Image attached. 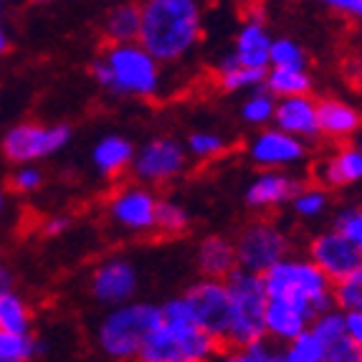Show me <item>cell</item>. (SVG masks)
Here are the masks:
<instances>
[{
	"label": "cell",
	"mask_w": 362,
	"mask_h": 362,
	"mask_svg": "<svg viewBox=\"0 0 362 362\" xmlns=\"http://www.w3.org/2000/svg\"><path fill=\"white\" fill-rule=\"evenodd\" d=\"M203 38V6L198 0L139 3L137 43L160 66L180 64Z\"/></svg>",
	"instance_id": "1"
},
{
	"label": "cell",
	"mask_w": 362,
	"mask_h": 362,
	"mask_svg": "<svg viewBox=\"0 0 362 362\" xmlns=\"http://www.w3.org/2000/svg\"><path fill=\"white\" fill-rule=\"evenodd\" d=\"M89 74L104 91L124 99H155L163 89V66L139 43L104 46Z\"/></svg>",
	"instance_id": "2"
},
{
	"label": "cell",
	"mask_w": 362,
	"mask_h": 362,
	"mask_svg": "<svg viewBox=\"0 0 362 362\" xmlns=\"http://www.w3.org/2000/svg\"><path fill=\"white\" fill-rule=\"evenodd\" d=\"M266 296L274 302H286L299 307L312 320L329 312L332 307V281L307 259V256H286L264 274Z\"/></svg>",
	"instance_id": "3"
},
{
	"label": "cell",
	"mask_w": 362,
	"mask_h": 362,
	"mask_svg": "<svg viewBox=\"0 0 362 362\" xmlns=\"http://www.w3.org/2000/svg\"><path fill=\"white\" fill-rule=\"evenodd\" d=\"M163 322L160 304L129 302L107 309L97 325V347L112 362H134L147 334Z\"/></svg>",
	"instance_id": "4"
},
{
	"label": "cell",
	"mask_w": 362,
	"mask_h": 362,
	"mask_svg": "<svg viewBox=\"0 0 362 362\" xmlns=\"http://www.w3.org/2000/svg\"><path fill=\"white\" fill-rule=\"evenodd\" d=\"M230 296V329L226 347H251L266 337V304L269 296L264 289V279L259 274H248L235 269L226 279Z\"/></svg>",
	"instance_id": "5"
},
{
	"label": "cell",
	"mask_w": 362,
	"mask_h": 362,
	"mask_svg": "<svg viewBox=\"0 0 362 362\" xmlns=\"http://www.w3.org/2000/svg\"><path fill=\"white\" fill-rule=\"evenodd\" d=\"M221 344L195 322H160L134 362H211Z\"/></svg>",
	"instance_id": "6"
},
{
	"label": "cell",
	"mask_w": 362,
	"mask_h": 362,
	"mask_svg": "<svg viewBox=\"0 0 362 362\" xmlns=\"http://www.w3.org/2000/svg\"><path fill=\"white\" fill-rule=\"evenodd\" d=\"M190 168V155L185 150V142L175 134H155L139 147H134L132 175L137 185L157 187L182 177Z\"/></svg>",
	"instance_id": "7"
},
{
	"label": "cell",
	"mask_w": 362,
	"mask_h": 362,
	"mask_svg": "<svg viewBox=\"0 0 362 362\" xmlns=\"http://www.w3.org/2000/svg\"><path fill=\"white\" fill-rule=\"evenodd\" d=\"M233 246L238 269L248 274H259V276H264L272 266L291 256V238L286 235V230L266 218L243 226L235 233Z\"/></svg>",
	"instance_id": "8"
},
{
	"label": "cell",
	"mask_w": 362,
	"mask_h": 362,
	"mask_svg": "<svg viewBox=\"0 0 362 362\" xmlns=\"http://www.w3.org/2000/svg\"><path fill=\"white\" fill-rule=\"evenodd\" d=\"M71 142L69 124H41V122H18L0 139V155L11 165H36L38 160L56 155Z\"/></svg>",
	"instance_id": "9"
},
{
	"label": "cell",
	"mask_w": 362,
	"mask_h": 362,
	"mask_svg": "<svg viewBox=\"0 0 362 362\" xmlns=\"http://www.w3.org/2000/svg\"><path fill=\"white\" fill-rule=\"evenodd\" d=\"M185 302L193 312L195 325L213 337L218 344L228 342L230 329V296L226 281H213V279H200L193 286L185 289Z\"/></svg>",
	"instance_id": "10"
},
{
	"label": "cell",
	"mask_w": 362,
	"mask_h": 362,
	"mask_svg": "<svg viewBox=\"0 0 362 362\" xmlns=\"http://www.w3.org/2000/svg\"><path fill=\"white\" fill-rule=\"evenodd\" d=\"M139 289V272L127 256H109L94 266L89 279V291L94 302L107 309L134 302Z\"/></svg>",
	"instance_id": "11"
},
{
	"label": "cell",
	"mask_w": 362,
	"mask_h": 362,
	"mask_svg": "<svg viewBox=\"0 0 362 362\" xmlns=\"http://www.w3.org/2000/svg\"><path fill=\"white\" fill-rule=\"evenodd\" d=\"M155 190L145 185H122L107 200V218L127 233H152L157 211Z\"/></svg>",
	"instance_id": "12"
},
{
	"label": "cell",
	"mask_w": 362,
	"mask_h": 362,
	"mask_svg": "<svg viewBox=\"0 0 362 362\" xmlns=\"http://www.w3.org/2000/svg\"><path fill=\"white\" fill-rule=\"evenodd\" d=\"M246 157L259 170H281L302 165L309 157V145L276 127H264L246 142Z\"/></svg>",
	"instance_id": "13"
},
{
	"label": "cell",
	"mask_w": 362,
	"mask_h": 362,
	"mask_svg": "<svg viewBox=\"0 0 362 362\" xmlns=\"http://www.w3.org/2000/svg\"><path fill=\"white\" fill-rule=\"evenodd\" d=\"M307 259L332 284H337V281L352 276V274H357L362 269V251L334 228L314 235L307 246Z\"/></svg>",
	"instance_id": "14"
},
{
	"label": "cell",
	"mask_w": 362,
	"mask_h": 362,
	"mask_svg": "<svg viewBox=\"0 0 362 362\" xmlns=\"http://www.w3.org/2000/svg\"><path fill=\"white\" fill-rule=\"evenodd\" d=\"M274 36L266 23V16L261 11H248L238 23L233 36V59L243 69L254 71H269V54H272Z\"/></svg>",
	"instance_id": "15"
},
{
	"label": "cell",
	"mask_w": 362,
	"mask_h": 362,
	"mask_svg": "<svg viewBox=\"0 0 362 362\" xmlns=\"http://www.w3.org/2000/svg\"><path fill=\"white\" fill-rule=\"evenodd\" d=\"M307 182L296 177L294 173H281V170H261L254 180L248 182L243 203L251 211L266 213L276 211V208L291 206V200L302 190Z\"/></svg>",
	"instance_id": "16"
},
{
	"label": "cell",
	"mask_w": 362,
	"mask_h": 362,
	"mask_svg": "<svg viewBox=\"0 0 362 362\" xmlns=\"http://www.w3.org/2000/svg\"><path fill=\"white\" fill-rule=\"evenodd\" d=\"M312 185L322 190H342L362 182V155L355 145H339L332 155L317 160L312 168Z\"/></svg>",
	"instance_id": "17"
},
{
	"label": "cell",
	"mask_w": 362,
	"mask_h": 362,
	"mask_svg": "<svg viewBox=\"0 0 362 362\" xmlns=\"http://www.w3.org/2000/svg\"><path fill=\"white\" fill-rule=\"evenodd\" d=\"M317 124H320V137L337 145H347L352 137L360 134L362 112L344 99L322 97L317 99Z\"/></svg>",
	"instance_id": "18"
},
{
	"label": "cell",
	"mask_w": 362,
	"mask_h": 362,
	"mask_svg": "<svg viewBox=\"0 0 362 362\" xmlns=\"http://www.w3.org/2000/svg\"><path fill=\"white\" fill-rule=\"evenodd\" d=\"M272 127L302 139L304 145L320 139V124H317V99L312 97H291L276 99Z\"/></svg>",
	"instance_id": "19"
},
{
	"label": "cell",
	"mask_w": 362,
	"mask_h": 362,
	"mask_svg": "<svg viewBox=\"0 0 362 362\" xmlns=\"http://www.w3.org/2000/svg\"><path fill=\"white\" fill-rule=\"evenodd\" d=\"M195 266H198L203 279L226 281L238 269L233 238L223 233H211L206 238H200L198 246H195Z\"/></svg>",
	"instance_id": "20"
},
{
	"label": "cell",
	"mask_w": 362,
	"mask_h": 362,
	"mask_svg": "<svg viewBox=\"0 0 362 362\" xmlns=\"http://www.w3.org/2000/svg\"><path fill=\"white\" fill-rule=\"evenodd\" d=\"M134 160V145L132 139L124 134H104L97 139V145L91 147V165L97 170V175L107 177H119L122 173H127L132 168Z\"/></svg>",
	"instance_id": "21"
},
{
	"label": "cell",
	"mask_w": 362,
	"mask_h": 362,
	"mask_svg": "<svg viewBox=\"0 0 362 362\" xmlns=\"http://www.w3.org/2000/svg\"><path fill=\"white\" fill-rule=\"evenodd\" d=\"M312 317L307 312H302L299 307H291L286 302H274L269 299L266 304V337L276 339L281 344L294 342L299 334H304L312 327Z\"/></svg>",
	"instance_id": "22"
},
{
	"label": "cell",
	"mask_w": 362,
	"mask_h": 362,
	"mask_svg": "<svg viewBox=\"0 0 362 362\" xmlns=\"http://www.w3.org/2000/svg\"><path fill=\"white\" fill-rule=\"evenodd\" d=\"M107 46L137 43L139 36V3H117L107 11L102 23Z\"/></svg>",
	"instance_id": "23"
},
{
	"label": "cell",
	"mask_w": 362,
	"mask_h": 362,
	"mask_svg": "<svg viewBox=\"0 0 362 362\" xmlns=\"http://www.w3.org/2000/svg\"><path fill=\"white\" fill-rule=\"evenodd\" d=\"M213 78L221 91L226 94H235V91H254L264 86L266 71H254V69H243L233 54H223L216 61V71Z\"/></svg>",
	"instance_id": "24"
},
{
	"label": "cell",
	"mask_w": 362,
	"mask_h": 362,
	"mask_svg": "<svg viewBox=\"0 0 362 362\" xmlns=\"http://www.w3.org/2000/svg\"><path fill=\"white\" fill-rule=\"evenodd\" d=\"M33 312L18 291H0V332L8 334H30Z\"/></svg>",
	"instance_id": "25"
},
{
	"label": "cell",
	"mask_w": 362,
	"mask_h": 362,
	"mask_svg": "<svg viewBox=\"0 0 362 362\" xmlns=\"http://www.w3.org/2000/svg\"><path fill=\"white\" fill-rule=\"evenodd\" d=\"M264 89L274 99L312 97L314 78L309 71H274V69H269L264 78Z\"/></svg>",
	"instance_id": "26"
},
{
	"label": "cell",
	"mask_w": 362,
	"mask_h": 362,
	"mask_svg": "<svg viewBox=\"0 0 362 362\" xmlns=\"http://www.w3.org/2000/svg\"><path fill=\"white\" fill-rule=\"evenodd\" d=\"M269 69L274 71H309V56L299 41L289 36H279L272 43Z\"/></svg>",
	"instance_id": "27"
},
{
	"label": "cell",
	"mask_w": 362,
	"mask_h": 362,
	"mask_svg": "<svg viewBox=\"0 0 362 362\" xmlns=\"http://www.w3.org/2000/svg\"><path fill=\"white\" fill-rule=\"evenodd\" d=\"M190 211L185 206H180L177 200L160 198L157 200V211H155V230L160 235H182L190 230Z\"/></svg>",
	"instance_id": "28"
},
{
	"label": "cell",
	"mask_w": 362,
	"mask_h": 362,
	"mask_svg": "<svg viewBox=\"0 0 362 362\" xmlns=\"http://www.w3.org/2000/svg\"><path fill=\"white\" fill-rule=\"evenodd\" d=\"M230 142L226 134L216 132V129H193L185 139V150L187 155L198 160V163H206V160H216L223 152H228Z\"/></svg>",
	"instance_id": "29"
},
{
	"label": "cell",
	"mask_w": 362,
	"mask_h": 362,
	"mask_svg": "<svg viewBox=\"0 0 362 362\" xmlns=\"http://www.w3.org/2000/svg\"><path fill=\"white\" fill-rule=\"evenodd\" d=\"M274 112H276V99L261 86V89L248 91V97L241 104V119L256 129L272 127Z\"/></svg>",
	"instance_id": "30"
},
{
	"label": "cell",
	"mask_w": 362,
	"mask_h": 362,
	"mask_svg": "<svg viewBox=\"0 0 362 362\" xmlns=\"http://www.w3.org/2000/svg\"><path fill=\"white\" fill-rule=\"evenodd\" d=\"M46 352V344L38 342L33 334H8L0 332V360L11 362H30Z\"/></svg>",
	"instance_id": "31"
},
{
	"label": "cell",
	"mask_w": 362,
	"mask_h": 362,
	"mask_svg": "<svg viewBox=\"0 0 362 362\" xmlns=\"http://www.w3.org/2000/svg\"><path fill=\"white\" fill-rule=\"evenodd\" d=\"M332 307L342 314L362 312V269L332 284Z\"/></svg>",
	"instance_id": "32"
},
{
	"label": "cell",
	"mask_w": 362,
	"mask_h": 362,
	"mask_svg": "<svg viewBox=\"0 0 362 362\" xmlns=\"http://www.w3.org/2000/svg\"><path fill=\"white\" fill-rule=\"evenodd\" d=\"M327 208H329V193L317 185H304L291 200L294 216L304 218V221H317L320 216H325Z\"/></svg>",
	"instance_id": "33"
},
{
	"label": "cell",
	"mask_w": 362,
	"mask_h": 362,
	"mask_svg": "<svg viewBox=\"0 0 362 362\" xmlns=\"http://www.w3.org/2000/svg\"><path fill=\"white\" fill-rule=\"evenodd\" d=\"M309 332L320 339L322 347H325V344L334 342V339H339L342 334H347V317H344L342 312H337V309H329V312L320 314V317L312 322Z\"/></svg>",
	"instance_id": "34"
},
{
	"label": "cell",
	"mask_w": 362,
	"mask_h": 362,
	"mask_svg": "<svg viewBox=\"0 0 362 362\" xmlns=\"http://www.w3.org/2000/svg\"><path fill=\"white\" fill-rule=\"evenodd\" d=\"M332 228L362 251V206H342L334 213Z\"/></svg>",
	"instance_id": "35"
},
{
	"label": "cell",
	"mask_w": 362,
	"mask_h": 362,
	"mask_svg": "<svg viewBox=\"0 0 362 362\" xmlns=\"http://www.w3.org/2000/svg\"><path fill=\"white\" fill-rule=\"evenodd\" d=\"M286 362H325V347L312 332H304L286 344Z\"/></svg>",
	"instance_id": "36"
},
{
	"label": "cell",
	"mask_w": 362,
	"mask_h": 362,
	"mask_svg": "<svg viewBox=\"0 0 362 362\" xmlns=\"http://www.w3.org/2000/svg\"><path fill=\"white\" fill-rule=\"evenodd\" d=\"M43 180H46V175H43V170L38 165H18L8 175V187H11L13 193L28 195L36 193L38 187L43 185Z\"/></svg>",
	"instance_id": "37"
},
{
	"label": "cell",
	"mask_w": 362,
	"mask_h": 362,
	"mask_svg": "<svg viewBox=\"0 0 362 362\" xmlns=\"http://www.w3.org/2000/svg\"><path fill=\"white\" fill-rule=\"evenodd\" d=\"M325 362H362V347L347 332L334 342L325 344Z\"/></svg>",
	"instance_id": "38"
},
{
	"label": "cell",
	"mask_w": 362,
	"mask_h": 362,
	"mask_svg": "<svg viewBox=\"0 0 362 362\" xmlns=\"http://www.w3.org/2000/svg\"><path fill=\"white\" fill-rule=\"evenodd\" d=\"M251 355H254V362H286V344L276 342V339H259L256 344L248 347Z\"/></svg>",
	"instance_id": "39"
},
{
	"label": "cell",
	"mask_w": 362,
	"mask_h": 362,
	"mask_svg": "<svg viewBox=\"0 0 362 362\" xmlns=\"http://www.w3.org/2000/svg\"><path fill=\"white\" fill-rule=\"evenodd\" d=\"M325 6L332 13L344 16V18L360 21V25H362V0H329Z\"/></svg>",
	"instance_id": "40"
},
{
	"label": "cell",
	"mask_w": 362,
	"mask_h": 362,
	"mask_svg": "<svg viewBox=\"0 0 362 362\" xmlns=\"http://www.w3.org/2000/svg\"><path fill=\"white\" fill-rule=\"evenodd\" d=\"M69 228H71V218L69 216H51V218H46L41 226V230L49 235V238H56V235L66 233Z\"/></svg>",
	"instance_id": "41"
},
{
	"label": "cell",
	"mask_w": 362,
	"mask_h": 362,
	"mask_svg": "<svg viewBox=\"0 0 362 362\" xmlns=\"http://www.w3.org/2000/svg\"><path fill=\"white\" fill-rule=\"evenodd\" d=\"M221 362H254V355L248 347H226L221 352Z\"/></svg>",
	"instance_id": "42"
},
{
	"label": "cell",
	"mask_w": 362,
	"mask_h": 362,
	"mask_svg": "<svg viewBox=\"0 0 362 362\" xmlns=\"http://www.w3.org/2000/svg\"><path fill=\"white\" fill-rule=\"evenodd\" d=\"M344 317H347V332H350V337L362 347V312L344 314Z\"/></svg>",
	"instance_id": "43"
},
{
	"label": "cell",
	"mask_w": 362,
	"mask_h": 362,
	"mask_svg": "<svg viewBox=\"0 0 362 362\" xmlns=\"http://www.w3.org/2000/svg\"><path fill=\"white\" fill-rule=\"evenodd\" d=\"M8 289H13V276L6 266H0V291H8Z\"/></svg>",
	"instance_id": "44"
},
{
	"label": "cell",
	"mask_w": 362,
	"mask_h": 362,
	"mask_svg": "<svg viewBox=\"0 0 362 362\" xmlns=\"http://www.w3.org/2000/svg\"><path fill=\"white\" fill-rule=\"evenodd\" d=\"M6 51H8V30L3 28V23H0V59L6 56Z\"/></svg>",
	"instance_id": "45"
},
{
	"label": "cell",
	"mask_w": 362,
	"mask_h": 362,
	"mask_svg": "<svg viewBox=\"0 0 362 362\" xmlns=\"http://www.w3.org/2000/svg\"><path fill=\"white\" fill-rule=\"evenodd\" d=\"M357 142H355V147H357V152H360V155H362V129H360V134H357Z\"/></svg>",
	"instance_id": "46"
},
{
	"label": "cell",
	"mask_w": 362,
	"mask_h": 362,
	"mask_svg": "<svg viewBox=\"0 0 362 362\" xmlns=\"http://www.w3.org/2000/svg\"><path fill=\"white\" fill-rule=\"evenodd\" d=\"M6 211V195H3V190H0V213Z\"/></svg>",
	"instance_id": "47"
},
{
	"label": "cell",
	"mask_w": 362,
	"mask_h": 362,
	"mask_svg": "<svg viewBox=\"0 0 362 362\" xmlns=\"http://www.w3.org/2000/svg\"><path fill=\"white\" fill-rule=\"evenodd\" d=\"M360 43H362V25H360Z\"/></svg>",
	"instance_id": "48"
},
{
	"label": "cell",
	"mask_w": 362,
	"mask_h": 362,
	"mask_svg": "<svg viewBox=\"0 0 362 362\" xmlns=\"http://www.w3.org/2000/svg\"><path fill=\"white\" fill-rule=\"evenodd\" d=\"M0 13H3V3H0Z\"/></svg>",
	"instance_id": "49"
},
{
	"label": "cell",
	"mask_w": 362,
	"mask_h": 362,
	"mask_svg": "<svg viewBox=\"0 0 362 362\" xmlns=\"http://www.w3.org/2000/svg\"><path fill=\"white\" fill-rule=\"evenodd\" d=\"M0 362H11V360H0Z\"/></svg>",
	"instance_id": "50"
},
{
	"label": "cell",
	"mask_w": 362,
	"mask_h": 362,
	"mask_svg": "<svg viewBox=\"0 0 362 362\" xmlns=\"http://www.w3.org/2000/svg\"><path fill=\"white\" fill-rule=\"evenodd\" d=\"M0 261H3V256H0ZM0 266H3V264H0Z\"/></svg>",
	"instance_id": "51"
}]
</instances>
